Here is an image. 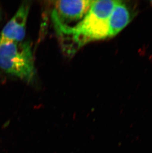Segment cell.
<instances>
[{
	"label": "cell",
	"mask_w": 152,
	"mask_h": 153,
	"mask_svg": "<svg viewBox=\"0 0 152 153\" xmlns=\"http://www.w3.org/2000/svg\"><path fill=\"white\" fill-rule=\"evenodd\" d=\"M151 4H152V1H151Z\"/></svg>",
	"instance_id": "52a82bcc"
},
{
	"label": "cell",
	"mask_w": 152,
	"mask_h": 153,
	"mask_svg": "<svg viewBox=\"0 0 152 153\" xmlns=\"http://www.w3.org/2000/svg\"><path fill=\"white\" fill-rule=\"evenodd\" d=\"M1 7H0V20H1Z\"/></svg>",
	"instance_id": "8992f818"
},
{
	"label": "cell",
	"mask_w": 152,
	"mask_h": 153,
	"mask_svg": "<svg viewBox=\"0 0 152 153\" xmlns=\"http://www.w3.org/2000/svg\"><path fill=\"white\" fill-rule=\"evenodd\" d=\"M117 1H93L88 13L75 26L53 21L61 39H67L72 42L70 53H75L76 50L89 42L109 37V18Z\"/></svg>",
	"instance_id": "6da1fadb"
},
{
	"label": "cell",
	"mask_w": 152,
	"mask_h": 153,
	"mask_svg": "<svg viewBox=\"0 0 152 153\" xmlns=\"http://www.w3.org/2000/svg\"><path fill=\"white\" fill-rule=\"evenodd\" d=\"M28 1L20 5L13 17L7 22L0 33V38L13 42H22L26 33V25L30 9Z\"/></svg>",
	"instance_id": "277c9868"
},
{
	"label": "cell",
	"mask_w": 152,
	"mask_h": 153,
	"mask_svg": "<svg viewBox=\"0 0 152 153\" xmlns=\"http://www.w3.org/2000/svg\"><path fill=\"white\" fill-rule=\"evenodd\" d=\"M93 1L72 0L55 1L52 13V20L63 25L76 21H80L86 15Z\"/></svg>",
	"instance_id": "3957f363"
},
{
	"label": "cell",
	"mask_w": 152,
	"mask_h": 153,
	"mask_svg": "<svg viewBox=\"0 0 152 153\" xmlns=\"http://www.w3.org/2000/svg\"><path fill=\"white\" fill-rule=\"evenodd\" d=\"M0 69L26 82H33L36 79V71L29 42L0 38Z\"/></svg>",
	"instance_id": "7a4b0ae2"
},
{
	"label": "cell",
	"mask_w": 152,
	"mask_h": 153,
	"mask_svg": "<svg viewBox=\"0 0 152 153\" xmlns=\"http://www.w3.org/2000/svg\"><path fill=\"white\" fill-rule=\"evenodd\" d=\"M134 16L133 12L128 4L117 1L109 18V37L121 32L131 22Z\"/></svg>",
	"instance_id": "5b68a950"
}]
</instances>
